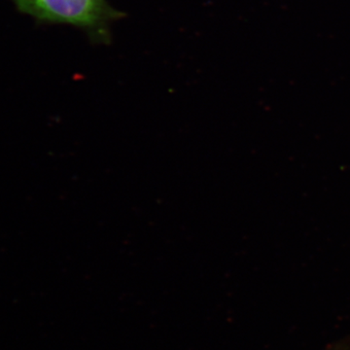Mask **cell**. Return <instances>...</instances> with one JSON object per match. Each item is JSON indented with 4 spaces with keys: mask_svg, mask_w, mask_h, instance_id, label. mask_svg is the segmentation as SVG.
Segmentation results:
<instances>
[{
    "mask_svg": "<svg viewBox=\"0 0 350 350\" xmlns=\"http://www.w3.org/2000/svg\"><path fill=\"white\" fill-rule=\"evenodd\" d=\"M22 12L39 20L76 25L103 39L116 11L105 0H13Z\"/></svg>",
    "mask_w": 350,
    "mask_h": 350,
    "instance_id": "6da1fadb",
    "label": "cell"
}]
</instances>
